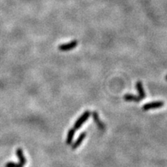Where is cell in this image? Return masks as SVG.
I'll list each match as a JSON object with an SVG mask.
<instances>
[{"mask_svg": "<svg viewBox=\"0 0 167 167\" xmlns=\"http://www.w3.org/2000/svg\"><path fill=\"white\" fill-rule=\"evenodd\" d=\"M90 115H91V112H90V111L87 110V111H84V112L82 114V115H81L80 117L78 118V120L75 122V123H74V129L75 130L79 129V128H80L83 125L84 123L87 120H88V119H89V117H90Z\"/></svg>", "mask_w": 167, "mask_h": 167, "instance_id": "obj_1", "label": "cell"}, {"mask_svg": "<svg viewBox=\"0 0 167 167\" xmlns=\"http://www.w3.org/2000/svg\"><path fill=\"white\" fill-rule=\"evenodd\" d=\"M78 44V42L77 40H72L71 42L67 43H63V44H60L58 46V49L60 51H69L73 49L76 48Z\"/></svg>", "mask_w": 167, "mask_h": 167, "instance_id": "obj_2", "label": "cell"}, {"mask_svg": "<svg viewBox=\"0 0 167 167\" xmlns=\"http://www.w3.org/2000/svg\"><path fill=\"white\" fill-rule=\"evenodd\" d=\"M164 105L163 101H153L149 102V103H146L142 106V109L144 111H148L150 109H154V108H161Z\"/></svg>", "mask_w": 167, "mask_h": 167, "instance_id": "obj_3", "label": "cell"}, {"mask_svg": "<svg viewBox=\"0 0 167 167\" xmlns=\"http://www.w3.org/2000/svg\"><path fill=\"white\" fill-rule=\"evenodd\" d=\"M92 116H93V119L95 121V122L96 123V125L99 128H101V130H104L105 129V125L103 122H102L101 121L100 118H99V115L98 114L97 111H94L92 113Z\"/></svg>", "mask_w": 167, "mask_h": 167, "instance_id": "obj_4", "label": "cell"}, {"mask_svg": "<svg viewBox=\"0 0 167 167\" xmlns=\"http://www.w3.org/2000/svg\"><path fill=\"white\" fill-rule=\"evenodd\" d=\"M85 137H86V132H82L80 136H78V139H77L76 141L74 142L72 144V149H73V150L76 149V148H78V146H80L81 144L82 143V142H83L84 139H85Z\"/></svg>", "mask_w": 167, "mask_h": 167, "instance_id": "obj_5", "label": "cell"}, {"mask_svg": "<svg viewBox=\"0 0 167 167\" xmlns=\"http://www.w3.org/2000/svg\"><path fill=\"white\" fill-rule=\"evenodd\" d=\"M16 156L18 157L19 160V163L22 164V166H25L26 164V158L23 155V152H22V148H18L16 149Z\"/></svg>", "mask_w": 167, "mask_h": 167, "instance_id": "obj_6", "label": "cell"}, {"mask_svg": "<svg viewBox=\"0 0 167 167\" xmlns=\"http://www.w3.org/2000/svg\"><path fill=\"white\" fill-rule=\"evenodd\" d=\"M136 89H137L138 92H139V96L140 97L142 98V100L145 98V92L144 91V88H143V85H142V83L141 81H138L136 84Z\"/></svg>", "mask_w": 167, "mask_h": 167, "instance_id": "obj_7", "label": "cell"}, {"mask_svg": "<svg viewBox=\"0 0 167 167\" xmlns=\"http://www.w3.org/2000/svg\"><path fill=\"white\" fill-rule=\"evenodd\" d=\"M74 135H75V129L74 128H70L68 132H67V139H66V144L67 145H71V143H72Z\"/></svg>", "mask_w": 167, "mask_h": 167, "instance_id": "obj_8", "label": "cell"}, {"mask_svg": "<svg viewBox=\"0 0 167 167\" xmlns=\"http://www.w3.org/2000/svg\"><path fill=\"white\" fill-rule=\"evenodd\" d=\"M124 99L126 101H135L139 102L142 100V98L139 96H135L133 95H130V94H126L124 95Z\"/></svg>", "mask_w": 167, "mask_h": 167, "instance_id": "obj_9", "label": "cell"}, {"mask_svg": "<svg viewBox=\"0 0 167 167\" xmlns=\"http://www.w3.org/2000/svg\"><path fill=\"white\" fill-rule=\"evenodd\" d=\"M6 167H23V166L21 163H13V162H9L5 166Z\"/></svg>", "mask_w": 167, "mask_h": 167, "instance_id": "obj_10", "label": "cell"}, {"mask_svg": "<svg viewBox=\"0 0 167 167\" xmlns=\"http://www.w3.org/2000/svg\"><path fill=\"white\" fill-rule=\"evenodd\" d=\"M166 80H167V74H166Z\"/></svg>", "mask_w": 167, "mask_h": 167, "instance_id": "obj_11", "label": "cell"}]
</instances>
